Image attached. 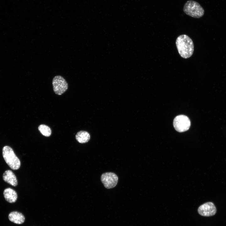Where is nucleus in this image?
Instances as JSON below:
<instances>
[{
    "instance_id": "9",
    "label": "nucleus",
    "mask_w": 226,
    "mask_h": 226,
    "mask_svg": "<svg viewBox=\"0 0 226 226\" xmlns=\"http://www.w3.org/2000/svg\"><path fill=\"white\" fill-rule=\"evenodd\" d=\"M3 194L6 200L9 203H14L17 200L18 195L16 192L10 188L5 189L4 191Z\"/></svg>"
},
{
    "instance_id": "5",
    "label": "nucleus",
    "mask_w": 226,
    "mask_h": 226,
    "mask_svg": "<svg viewBox=\"0 0 226 226\" xmlns=\"http://www.w3.org/2000/svg\"><path fill=\"white\" fill-rule=\"evenodd\" d=\"M173 125L177 132H183L189 129L191 126V122L187 116L184 115H180L174 118Z\"/></svg>"
},
{
    "instance_id": "8",
    "label": "nucleus",
    "mask_w": 226,
    "mask_h": 226,
    "mask_svg": "<svg viewBox=\"0 0 226 226\" xmlns=\"http://www.w3.org/2000/svg\"><path fill=\"white\" fill-rule=\"evenodd\" d=\"M4 181L13 186L18 185L17 178L14 173L11 170H6L3 175Z\"/></svg>"
},
{
    "instance_id": "12",
    "label": "nucleus",
    "mask_w": 226,
    "mask_h": 226,
    "mask_svg": "<svg viewBox=\"0 0 226 226\" xmlns=\"http://www.w3.org/2000/svg\"><path fill=\"white\" fill-rule=\"evenodd\" d=\"M38 129L43 136L48 137L51 134V130L48 126L45 124H41L38 127Z\"/></svg>"
},
{
    "instance_id": "11",
    "label": "nucleus",
    "mask_w": 226,
    "mask_h": 226,
    "mask_svg": "<svg viewBox=\"0 0 226 226\" xmlns=\"http://www.w3.org/2000/svg\"><path fill=\"white\" fill-rule=\"evenodd\" d=\"M77 141L80 143H83L88 142L90 139V135L88 132L80 131L78 132L75 136Z\"/></svg>"
},
{
    "instance_id": "6",
    "label": "nucleus",
    "mask_w": 226,
    "mask_h": 226,
    "mask_svg": "<svg viewBox=\"0 0 226 226\" xmlns=\"http://www.w3.org/2000/svg\"><path fill=\"white\" fill-rule=\"evenodd\" d=\"M101 181L104 187L108 189L115 187L118 183V178L115 173L107 172L102 174L100 177Z\"/></svg>"
},
{
    "instance_id": "3",
    "label": "nucleus",
    "mask_w": 226,
    "mask_h": 226,
    "mask_svg": "<svg viewBox=\"0 0 226 226\" xmlns=\"http://www.w3.org/2000/svg\"><path fill=\"white\" fill-rule=\"evenodd\" d=\"M183 10L187 15L196 18H201L204 13V10L200 4L192 0L187 1L185 3Z\"/></svg>"
},
{
    "instance_id": "4",
    "label": "nucleus",
    "mask_w": 226,
    "mask_h": 226,
    "mask_svg": "<svg viewBox=\"0 0 226 226\" xmlns=\"http://www.w3.org/2000/svg\"><path fill=\"white\" fill-rule=\"evenodd\" d=\"M52 84L54 93L61 95L65 92L68 88V84L66 80L60 75L55 76L52 79Z\"/></svg>"
},
{
    "instance_id": "2",
    "label": "nucleus",
    "mask_w": 226,
    "mask_h": 226,
    "mask_svg": "<svg viewBox=\"0 0 226 226\" xmlns=\"http://www.w3.org/2000/svg\"><path fill=\"white\" fill-rule=\"evenodd\" d=\"M3 157L8 166L13 170H17L21 165L20 161L12 148L9 146H5L2 149Z\"/></svg>"
},
{
    "instance_id": "10",
    "label": "nucleus",
    "mask_w": 226,
    "mask_h": 226,
    "mask_svg": "<svg viewBox=\"0 0 226 226\" xmlns=\"http://www.w3.org/2000/svg\"><path fill=\"white\" fill-rule=\"evenodd\" d=\"M9 220L16 224H21L24 223L25 217L21 213L13 211L9 213L8 216Z\"/></svg>"
},
{
    "instance_id": "1",
    "label": "nucleus",
    "mask_w": 226,
    "mask_h": 226,
    "mask_svg": "<svg viewBox=\"0 0 226 226\" xmlns=\"http://www.w3.org/2000/svg\"><path fill=\"white\" fill-rule=\"evenodd\" d=\"M176 46L180 56L188 58L192 55L194 51V44L191 39L186 35L179 36L176 41Z\"/></svg>"
},
{
    "instance_id": "7",
    "label": "nucleus",
    "mask_w": 226,
    "mask_h": 226,
    "mask_svg": "<svg viewBox=\"0 0 226 226\" xmlns=\"http://www.w3.org/2000/svg\"><path fill=\"white\" fill-rule=\"evenodd\" d=\"M197 211L198 213L201 215L209 217L215 214L216 212V208L213 202H208L200 206Z\"/></svg>"
}]
</instances>
